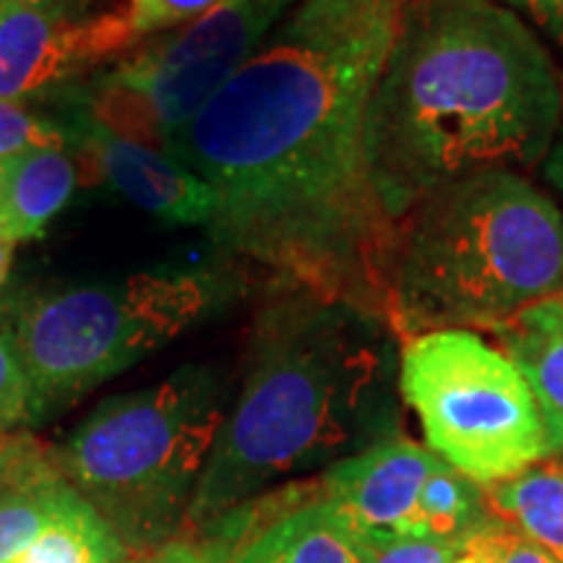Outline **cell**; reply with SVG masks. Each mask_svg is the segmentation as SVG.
<instances>
[{
	"label": "cell",
	"instance_id": "cell-1",
	"mask_svg": "<svg viewBox=\"0 0 563 563\" xmlns=\"http://www.w3.org/2000/svg\"><path fill=\"white\" fill-rule=\"evenodd\" d=\"M405 0H300L165 144L217 194L211 243L384 313L394 224L371 180L365 118ZM386 316V313H384Z\"/></svg>",
	"mask_w": 563,
	"mask_h": 563
},
{
	"label": "cell",
	"instance_id": "cell-2",
	"mask_svg": "<svg viewBox=\"0 0 563 563\" xmlns=\"http://www.w3.org/2000/svg\"><path fill=\"white\" fill-rule=\"evenodd\" d=\"M563 112V70L493 0H405L365 118L371 180L391 224L477 173L540 170Z\"/></svg>",
	"mask_w": 563,
	"mask_h": 563
},
{
	"label": "cell",
	"instance_id": "cell-3",
	"mask_svg": "<svg viewBox=\"0 0 563 563\" xmlns=\"http://www.w3.org/2000/svg\"><path fill=\"white\" fill-rule=\"evenodd\" d=\"M399 352L384 313L269 279L183 532L402 435Z\"/></svg>",
	"mask_w": 563,
	"mask_h": 563
},
{
	"label": "cell",
	"instance_id": "cell-4",
	"mask_svg": "<svg viewBox=\"0 0 563 563\" xmlns=\"http://www.w3.org/2000/svg\"><path fill=\"white\" fill-rule=\"evenodd\" d=\"M559 292L563 209L530 175H470L394 222L384 313L402 340L443 329L490 332Z\"/></svg>",
	"mask_w": 563,
	"mask_h": 563
},
{
	"label": "cell",
	"instance_id": "cell-5",
	"mask_svg": "<svg viewBox=\"0 0 563 563\" xmlns=\"http://www.w3.org/2000/svg\"><path fill=\"white\" fill-rule=\"evenodd\" d=\"M228 410L220 365H180L146 389L97 405L55 462L129 555L144 559L186 527Z\"/></svg>",
	"mask_w": 563,
	"mask_h": 563
},
{
	"label": "cell",
	"instance_id": "cell-6",
	"mask_svg": "<svg viewBox=\"0 0 563 563\" xmlns=\"http://www.w3.org/2000/svg\"><path fill=\"white\" fill-rule=\"evenodd\" d=\"M243 266L146 272L118 285H81L21 300L5 332L30 386L32 422L121 376L243 290Z\"/></svg>",
	"mask_w": 563,
	"mask_h": 563
},
{
	"label": "cell",
	"instance_id": "cell-7",
	"mask_svg": "<svg viewBox=\"0 0 563 563\" xmlns=\"http://www.w3.org/2000/svg\"><path fill=\"white\" fill-rule=\"evenodd\" d=\"M399 391L426 446L483 488L553 460L545 418L525 373L473 329L402 340Z\"/></svg>",
	"mask_w": 563,
	"mask_h": 563
},
{
	"label": "cell",
	"instance_id": "cell-8",
	"mask_svg": "<svg viewBox=\"0 0 563 563\" xmlns=\"http://www.w3.org/2000/svg\"><path fill=\"white\" fill-rule=\"evenodd\" d=\"M300 0H220L209 13L112 66L84 112L165 152L203 102L241 70Z\"/></svg>",
	"mask_w": 563,
	"mask_h": 563
},
{
	"label": "cell",
	"instance_id": "cell-9",
	"mask_svg": "<svg viewBox=\"0 0 563 563\" xmlns=\"http://www.w3.org/2000/svg\"><path fill=\"white\" fill-rule=\"evenodd\" d=\"M133 42L125 11L0 5V102L26 104L58 95Z\"/></svg>",
	"mask_w": 563,
	"mask_h": 563
},
{
	"label": "cell",
	"instance_id": "cell-10",
	"mask_svg": "<svg viewBox=\"0 0 563 563\" xmlns=\"http://www.w3.org/2000/svg\"><path fill=\"white\" fill-rule=\"evenodd\" d=\"M70 144H79L95 162L100 178L133 207L167 224H207L217 211V194L207 180L170 154L121 136L91 121L87 112L68 125Z\"/></svg>",
	"mask_w": 563,
	"mask_h": 563
},
{
	"label": "cell",
	"instance_id": "cell-11",
	"mask_svg": "<svg viewBox=\"0 0 563 563\" xmlns=\"http://www.w3.org/2000/svg\"><path fill=\"white\" fill-rule=\"evenodd\" d=\"M441 462L426 443L402 433L332 464L319 475V485L365 534L405 538L420 493Z\"/></svg>",
	"mask_w": 563,
	"mask_h": 563
},
{
	"label": "cell",
	"instance_id": "cell-12",
	"mask_svg": "<svg viewBox=\"0 0 563 563\" xmlns=\"http://www.w3.org/2000/svg\"><path fill=\"white\" fill-rule=\"evenodd\" d=\"M235 563H371V540L323 496L316 477L302 481L298 498L243 540Z\"/></svg>",
	"mask_w": 563,
	"mask_h": 563
},
{
	"label": "cell",
	"instance_id": "cell-13",
	"mask_svg": "<svg viewBox=\"0 0 563 563\" xmlns=\"http://www.w3.org/2000/svg\"><path fill=\"white\" fill-rule=\"evenodd\" d=\"M490 332L525 373L545 418L553 460L563 462V292L534 302Z\"/></svg>",
	"mask_w": 563,
	"mask_h": 563
},
{
	"label": "cell",
	"instance_id": "cell-14",
	"mask_svg": "<svg viewBox=\"0 0 563 563\" xmlns=\"http://www.w3.org/2000/svg\"><path fill=\"white\" fill-rule=\"evenodd\" d=\"M79 173L60 146H37L0 165V230L13 243L45 235L47 224L66 209Z\"/></svg>",
	"mask_w": 563,
	"mask_h": 563
},
{
	"label": "cell",
	"instance_id": "cell-15",
	"mask_svg": "<svg viewBox=\"0 0 563 563\" xmlns=\"http://www.w3.org/2000/svg\"><path fill=\"white\" fill-rule=\"evenodd\" d=\"M485 504L527 540L563 563V462L532 464L509 481L485 485Z\"/></svg>",
	"mask_w": 563,
	"mask_h": 563
},
{
	"label": "cell",
	"instance_id": "cell-16",
	"mask_svg": "<svg viewBox=\"0 0 563 563\" xmlns=\"http://www.w3.org/2000/svg\"><path fill=\"white\" fill-rule=\"evenodd\" d=\"M490 519L493 514L485 504L483 485L441 462L420 493L418 509L412 514L405 538L467 548L473 534L481 532Z\"/></svg>",
	"mask_w": 563,
	"mask_h": 563
},
{
	"label": "cell",
	"instance_id": "cell-17",
	"mask_svg": "<svg viewBox=\"0 0 563 563\" xmlns=\"http://www.w3.org/2000/svg\"><path fill=\"white\" fill-rule=\"evenodd\" d=\"M123 559H129V551L118 534L74 488L58 517L13 563H121Z\"/></svg>",
	"mask_w": 563,
	"mask_h": 563
},
{
	"label": "cell",
	"instance_id": "cell-18",
	"mask_svg": "<svg viewBox=\"0 0 563 563\" xmlns=\"http://www.w3.org/2000/svg\"><path fill=\"white\" fill-rule=\"evenodd\" d=\"M74 493L60 475L58 462L24 481L0 488V563H13L30 548L47 525L58 517Z\"/></svg>",
	"mask_w": 563,
	"mask_h": 563
},
{
	"label": "cell",
	"instance_id": "cell-19",
	"mask_svg": "<svg viewBox=\"0 0 563 563\" xmlns=\"http://www.w3.org/2000/svg\"><path fill=\"white\" fill-rule=\"evenodd\" d=\"M70 144L68 125L42 118L26 104L0 102V165L13 154L37 150V146H60Z\"/></svg>",
	"mask_w": 563,
	"mask_h": 563
},
{
	"label": "cell",
	"instance_id": "cell-20",
	"mask_svg": "<svg viewBox=\"0 0 563 563\" xmlns=\"http://www.w3.org/2000/svg\"><path fill=\"white\" fill-rule=\"evenodd\" d=\"M467 551L475 555L477 563H559L551 553H545L522 532L496 517L481 532L473 534Z\"/></svg>",
	"mask_w": 563,
	"mask_h": 563
},
{
	"label": "cell",
	"instance_id": "cell-21",
	"mask_svg": "<svg viewBox=\"0 0 563 563\" xmlns=\"http://www.w3.org/2000/svg\"><path fill=\"white\" fill-rule=\"evenodd\" d=\"M220 0H129L125 16L136 40L154 32H170L209 13Z\"/></svg>",
	"mask_w": 563,
	"mask_h": 563
},
{
	"label": "cell",
	"instance_id": "cell-22",
	"mask_svg": "<svg viewBox=\"0 0 563 563\" xmlns=\"http://www.w3.org/2000/svg\"><path fill=\"white\" fill-rule=\"evenodd\" d=\"M30 422L32 412L26 376L5 334H0V431H16Z\"/></svg>",
	"mask_w": 563,
	"mask_h": 563
},
{
	"label": "cell",
	"instance_id": "cell-23",
	"mask_svg": "<svg viewBox=\"0 0 563 563\" xmlns=\"http://www.w3.org/2000/svg\"><path fill=\"white\" fill-rule=\"evenodd\" d=\"M371 563H456L464 545L435 543V540L402 538V534H389V538H371Z\"/></svg>",
	"mask_w": 563,
	"mask_h": 563
},
{
	"label": "cell",
	"instance_id": "cell-24",
	"mask_svg": "<svg viewBox=\"0 0 563 563\" xmlns=\"http://www.w3.org/2000/svg\"><path fill=\"white\" fill-rule=\"evenodd\" d=\"M238 548L220 534L180 532L159 545L146 563H235Z\"/></svg>",
	"mask_w": 563,
	"mask_h": 563
},
{
	"label": "cell",
	"instance_id": "cell-25",
	"mask_svg": "<svg viewBox=\"0 0 563 563\" xmlns=\"http://www.w3.org/2000/svg\"><path fill=\"white\" fill-rule=\"evenodd\" d=\"M55 452L21 431H0V488L51 467Z\"/></svg>",
	"mask_w": 563,
	"mask_h": 563
},
{
	"label": "cell",
	"instance_id": "cell-26",
	"mask_svg": "<svg viewBox=\"0 0 563 563\" xmlns=\"http://www.w3.org/2000/svg\"><path fill=\"white\" fill-rule=\"evenodd\" d=\"M517 13L540 40L563 58V0H493Z\"/></svg>",
	"mask_w": 563,
	"mask_h": 563
},
{
	"label": "cell",
	"instance_id": "cell-27",
	"mask_svg": "<svg viewBox=\"0 0 563 563\" xmlns=\"http://www.w3.org/2000/svg\"><path fill=\"white\" fill-rule=\"evenodd\" d=\"M540 175H543L548 186H551V191L563 199V112L551 150H548L543 165H540Z\"/></svg>",
	"mask_w": 563,
	"mask_h": 563
},
{
	"label": "cell",
	"instance_id": "cell-28",
	"mask_svg": "<svg viewBox=\"0 0 563 563\" xmlns=\"http://www.w3.org/2000/svg\"><path fill=\"white\" fill-rule=\"evenodd\" d=\"M89 0H0V5L16 9H45V11H84Z\"/></svg>",
	"mask_w": 563,
	"mask_h": 563
},
{
	"label": "cell",
	"instance_id": "cell-29",
	"mask_svg": "<svg viewBox=\"0 0 563 563\" xmlns=\"http://www.w3.org/2000/svg\"><path fill=\"white\" fill-rule=\"evenodd\" d=\"M13 243L9 235H5L3 230H0V290H3L5 285V277H9V269H11V256H13Z\"/></svg>",
	"mask_w": 563,
	"mask_h": 563
},
{
	"label": "cell",
	"instance_id": "cell-30",
	"mask_svg": "<svg viewBox=\"0 0 563 563\" xmlns=\"http://www.w3.org/2000/svg\"><path fill=\"white\" fill-rule=\"evenodd\" d=\"M456 563H477V559H475V555L470 553V551H464V553H462V559L456 561Z\"/></svg>",
	"mask_w": 563,
	"mask_h": 563
},
{
	"label": "cell",
	"instance_id": "cell-31",
	"mask_svg": "<svg viewBox=\"0 0 563 563\" xmlns=\"http://www.w3.org/2000/svg\"><path fill=\"white\" fill-rule=\"evenodd\" d=\"M121 563H146V559H133V555H129V559H123Z\"/></svg>",
	"mask_w": 563,
	"mask_h": 563
}]
</instances>
